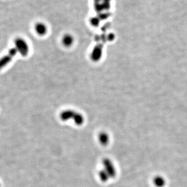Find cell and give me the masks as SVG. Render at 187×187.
<instances>
[{
	"mask_svg": "<svg viewBox=\"0 0 187 187\" xmlns=\"http://www.w3.org/2000/svg\"><path fill=\"white\" fill-rule=\"evenodd\" d=\"M62 45L65 47H70L74 44V37L70 33L65 34L62 38Z\"/></svg>",
	"mask_w": 187,
	"mask_h": 187,
	"instance_id": "cell-5",
	"label": "cell"
},
{
	"mask_svg": "<svg viewBox=\"0 0 187 187\" xmlns=\"http://www.w3.org/2000/svg\"><path fill=\"white\" fill-rule=\"evenodd\" d=\"M76 112L72 110H65L60 114V118L63 121H68L71 119H73Z\"/></svg>",
	"mask_w": 187,
	"mask_h": 187,
	"instance_id": "cell-6",
	"label": "cell"
},
{
	"mask_svg": "<svg viewBox=\"0 0 187 187\" xmlns=\"http://www.w3.org/2000/svg\"><path fill=\"white\" fill-rule=\"evenodd\" d=\"M15 48L22 56L26 57L29 52V47L26 40L23 38H16L14 40Z\"/></svg>",
	"mask_w": 187,
	"mask_h": 187,
	"instance_id": "cell-1",
	"label": "cell"
},
{
	"mask_svg": "<svg viewBox=\"0 0 187 187\" xmlns=\"http://www.w3.org/2000/svg\"><path fill=\"white\" fill-rule=\"evenodd\" d=\"M109 136L107 133L103 132L100 133L98 135V140L100 144L103 146H107L109 143Z\"/></svg>",
	"mask_w": 187,
	"mask_h": 187,
	"instance_id": "cell-7",
	"label": "cell"
},
{
	"mask_svg": "<svg viewBox=\"0 0 187 187\" xmlns=\"http://www.w3.org/2000/svg\"><path fill=\"white\" fill-rule=\"evenodd\" d=\"M103 169L106 172L110 178L114 177L116 171L113 162L108 158H105L103 161Z\"/></svg>",
	"mask_w": 187,
	"mask_h": 187,
	"instance_id": "cell-3",
	"label": "cell"
},
{
	"mask_svg": "<svg viewBox=\"0 0 187 187\" xmlns=\"http://www.w3.org/2000/svg\"><path fill=\"white\" fill-rule=\"evenodd\" d=\"M73 120L76 125H82L84 122V117L81 114V113H79L76 112Z\"/></svg>",
	"mask_w": 187,
	"mask_h": 187,
	"instance_id": "cell-8",
	"label": "cell"
},
{
	"mask_svg": "<svg viewBox=\"0 0 187 187\" xmlns=\"http://www.w3.org/2000/svg\"><path fill=\"white\" fill-rule=\"evenodd\" d=\"M34 28L35 32L39 36H44L48 32V27L43 22H36Z\"/></svg>",
	"mask_w": 187,
	"mask_h": 187,
	"instance_id": "cell-4",
	"label": "cell"
},
{
	"mask_svg": "<svg viewBox=\"0 0 187 187\" xmlns=\"http://www.w3.org/2000/svg\"><path fill=\"white\" fill-rule=\"evenodd\" d=\"M18 53L17 50L15 47H13L9 50V52L6 55H4L0 58V70L4 68L7 65L10 63L14 57Z\"/></svg>",
	"mask_w": 187,
	"mask_h": 187,
	"instance_id": "cell-2",
	"label": "cell"
},
{
	"mask_svg": "<svg viewBox=\"0 0 187 187\" xmlns=\"http://www.w3.org/2000/svg\"><path fill=\"white\" fill-rule=\"evenodd\" d=\"M98 176L99 177L100 179L103 182H107L110 179V177L109 176V175L107 174L106 172H105L103 169L100 170L99 172Z\"/></svg>",
	"mask_w": 187,
	"mask_h": 187,
	"instance_id": "cell-9",
	"label": "cell"
}]
</instances>
